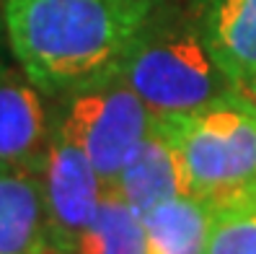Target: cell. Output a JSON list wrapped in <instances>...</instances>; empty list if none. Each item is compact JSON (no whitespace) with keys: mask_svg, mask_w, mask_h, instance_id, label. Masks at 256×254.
I'll list each match as a JSON object with an SVG mask.
<instances>
[{"mask_svg":"<svg viewBox=\"0 0 256 254\" xmlns=\"http://www.w3.org/2000/svg\"><path fill=\"white\" fill-rule=\"evenodd\" d=\"M158 119L176 143L192 195L218 207L256 189V112L240 96Z\"/></svg>","mask_w":256,"mask_h":254,"instance_id":"3957f363","label":"cell"},{"mask_svg":"<svg viewBox=\"0 0 256 254\" xmlns=\"http://www.w3.org/2000/svg\"><path fill=\"white\" fill-rule=\"evenodd\" d=\"M251 197H254V200H256V189H254V192H251Z\"/></svg>","mask_w":256,"mask_h":254,"instance_id":"2e32d148","label":"cell"},{"mask_svg":"<svg viewBox=\"0 0 256 254\" xmlns=\"http://www.w3.org/2000/svg\"><path fill=\"white\" fill-rule=\"evenodd\" d=\"M119 73L156 117L194 114L238 96L236 81L218 65L192 11L166 0L134 39Z\"/></svg>","mask_w":256,"mask_h":254,"instance_id":"7a4b0ae2","label":"cell"},{"mask_svg":"<svg viewBox=\"0 0 256 254\" xmlns=\"http://www.w3.org/2000/svg\"><path fill=\"white\" fill-rule=\"evenodd\" d=\"M238 96L256 112V76L248 78V81H244V83H238Z\"/></svg>","mask_w":256,"mask_h":254,"instance_id":"4fadbf2b","label":"cell"},{"mask_svg":"<svg viewBox=\"0 0 256 254\" xmlns=\"http://www.w3.org/2000/svg\"><path fill=\"white\" fill-rule=\"evenodd\" d=\"M36 254H68V251H62V249H57L54 244H47V246H42Z\"/></svg>","mask_w":256,"mask_h":254,"instance_id":"9a60e30c","label":"cell"},{"mask_svg":"<svg viewBox=\"0 0 256 254\" xmlns=\"http://www.w3.org/2000/svg\"><path fill=\"white\" fill-rule=\"evenodd\" d=\"M72 254H148L142 218L109 184L94 223L78 238Z\"/></svg>","mask_w":256,"mask_h":254,"instance_id":"8fae6325","label":"cell"},{"mask_svg":"<svg viewBox=\"0 0 256 254\" xmlns=\"http://www.w3.org/2000/svg\"><path fill=\"white\" fill-rule=\"evenodd\" d=\"M112 187L130 202V207L140 218L160 202L189 192L176 143L171 140L158 117L153 127L148 130V135L134 145Z\"/></svg>","mask_w":256,"mask_h":254,"instance_id":"52a82bcc","label":"cell"},{"mask_svg":"<svg viewBox=\"0 0 256 254\" xmlns=\"http://www.w3.org/2000/svg\"><path fill=\"white\" fill-rule=\"evenodd\" d=\"M218 65L238 83L256 76V0H189Z\"/></svg>","mask_w":256,"mask_h":254,"instance_id":"ba28073f","label":"cell"},{"mask_svg":"<svg viewBox=\"0 0 256 254\" xmlns=\"http://www.w3.org/2000/svg\"><path fill=\"white\" fill-rule=\"evenodd\" d=\"M163 0H3L8 50L47 99L119 70Z\"/></svg>","mask_w":256,"mask_h":254,"instance_id":"6da1fadb","label":"cell"},{"mask_svg":"<svg viewBox=\"0 0 256 254\" xmlns=\"http://www.w3.org/2000/svg\"><path fill=\"white\" fill-rule=\"evenodd\" d=\"M39 176L47 202L50 244L72 254L78 238L94 223L109 184L98 176L91 158L54 127L39 163Z\"/></svg>","mask_w":256,"mask_h":254,"instance_id":"5b68a950","label":"cell"},{"mask_svg":"<svg viewBox=\"0 0 256 254\" xmlns=\"http://www.w3.org/2000/svg\"><path fill=\"white\" fill-rule=\"evenodd\" d=\"M215 207L184 192L142 215L148 254H204Z\"/></svg>","mask_w":256,"mask_h":254,"instance_id":"30bf717a","label":"cell"},{"mask_svg":"<svg viewBox=\"0 0 256 254\" xmlns=\"http://www.w3.org/2000/svg\"><path fill=\"white\" fill-rule=\"evenodd\" d=\"M52 101V127L91 158L106 184L116 182L134 145L156 122V114L119 70L88 81Z\"/></svg>","mask_w":256,"mask_h":254,"instance_id":"277c9868","label":"cell"},{"mask_svg":"<svg viewBox=\"0 0 256 254\" xmlns=\"http://www.w3.org/2000/svg\"><path fill=\"white\" fill-rule=\"evenodd\" d=\"M8 50V32H6V11H3V0H0V60L3 52Z\"/></svg>","mask_w":256,"mask_h":254,"instance_id":"5bb4252c","label":"cell"},{"mask_svg":"<svg viewBox=\"0 0 256 254\" xmlns=\"http://www.w3.org/2000/svg\"><path fill=\"white\" fill-rule=\"evenodd\" d=\"M52 132L47 96L18 65L0 60V166H36Z\"/></svg>","mask_w":256,"mask_h":254,"instance_id":"8992f818","label":"cell"},{"mask_svg":"<svg viewBox=\"0 0 256 254\" xmlns=\"http://www.w3.org/2000/svg\"><path fill=\"white\" fill-rule=\"evenodd\" d=\"M50 244L47 202L36 166H0V254H36Z\"/></svg>","mask_w":256,"mask_h":254,"instance_id":"9c48e42d","label":"cell"},{"mask_svg":"<svg viewBox=\"0 0 256 254\" xmlns=\"http://www.w3.org/2000/svg\"><path fill=\"white\" fill-rule=\"evenodd\" d=\"M204 254H256V200L251 195L215 207Z\"/></svg>","mask_w":256,"mask_h":254,"instance_id":"7c38bea8","label":"cell"}]
</instances>
